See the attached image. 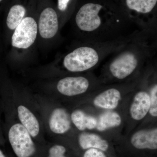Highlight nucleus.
<instances>
[{"mask_svg": "<svg viewBox=\"0 0 157 157\" xmlns=\"http://www.w3.org/2000/svg\"><path fill=\"white\" fill-rule=\"evenodd\" d=\"M6 128L9 143L17 157H31L36 146L28 131L19 122H15L6 116Z\"/></svg>", "mask_w": 157, "mask_h": 157, "instance_id": "obj_4", "label": "nucleus"}, {"mask_svg": "<svg viewBox=\"0 0 157 157\" xmlns=\"http://www.w3.org/2000/svg\"><path fill=\"white\" fill-rule=\"evenodd\" d=\"M71 120L76 128L80 131H84L86 129H91L96 128L98 121L93 117L86 115L84 112L77 109L72 113Z\"/></svg>", "mask_w": 157, "mask_h": 157, "instance_id": "obj_14", "label": "nucleus"}, {"mask_svg": "<svg viewBox=\"0 0 157 157\" xmlns=\"http://www.w3.org/2000/svg\"><path fill=\"white\" fill-rule=\"evenodd\" d=\"M121 99L120 91L111 88L99 94L95 98L94 104L97 107L105 109H115Z\"/></svg>", "mask_w": 157, "mask_h": 157, "instance_id": "obj_12", "label": "nucleus"}, {"mask_svg": "<svg viewBox=\"0 0 157 157\" xmlns=\"http://www.w3.org/2000/svg\"><path fill=\"white\" fill-rule=\"evenodd\" d=\"M156 39L155 31L141 30L135 33L108 63L109 73L118 80L131 76L140 64L153 59L157 49Z\"/></svg>", "mask_w": 157, "mask_h": 157, "instance_id": "obj_1", "label": "nucleus"}, {"mask_svg": "<svg viewBox=\"0 0 157 157\" xmlns=\"http://www.w3.org/2000/svg\"><path fill=\"white\" fill-rule=\"evenodd\" d=\"M150 107L149 113L153 117L157 116V85L155 84L150 92Z\"/></svg>", "mask_w": 157, "mask_h": 157, "instance_id": "obj_18", "label": "nucleus"}, {"mask_svg": "<svg viewBox=\"0 0 157 157\" xmlns=\"http://www.w3.org/2000/svg\"><path fill=\"white\" fill-rule=\"evenodd\" d=\"M83 157H106L102 151L97 148H90L85 153Z\"/></svg>", "mask_w": 157, "mask_h": 157, "instance_id": "obj_20", "label": "nucleus"}, {"mask_svg": "<svg viewBox=\"0 0 157 157\" xmlns=\"http://www.w3.org/2000/svg\"><path fill=\"white\" fill-rule=\"evenodd\" d=\"M59 28L58 15L53 7L45 6L42 8L39 21V29L42 38H53L58 33Z\"/></svg>", "mask_w": 157, "mask_h": 157, "instance_id": "obj_8", "label": "nucleus"}, {"mask_svg": "<svg viewBox=\"0 0 157 157\" xmlns=\"http://www.w3.org/2000/svg\"><path fill=\"white\" fill-rule=\"evenodd\" d=\"M27 9L21 3H15L9 9L6 23L10 29L14 30L24 18Z\"/></svg>", "mask_w": 157, "mask_h": 157, "instance_id": "obj_15", "label": "nucleus"}, {"mask_svg": "<svg viewBox=\"0 0 157 157\" xmlns=\"http://www.w3.org/2000/svg\"><path fill=\"white\" fill-rule=\"evenodd\" d=\"M121 123L120 116L117 113L107 111L99 117L96 128L100 131H104L109 128L119 126Z\"/></svg>", "mask_w": 157, "mask_h": 157, "instance_id": "obj_16", "label": "nucleus"}, {"mask_svg": "<svg viewBox=\"0 0 157 157\" xmlns=\"http://www.w3.org/2000/svg\"><path fill=\"white\" fill-rule=\"evenodd\" d=\"M103 7L94 3L82 6L75 16L77 28L89 41H106L126 36L123 33L129 23L121 19H104L100 15Z\"/></svg>", "mask_w": 157, "mask_h": 157, "instance_id": "obj_2", "label": "nucleus"}, {"mask_svg": "<svg viewBox=\"0 0 157 157\" xmlns=\"http://www.w3.org/2000/svg\"><path fill=\"white\" fill-rule=\"evenodd\" d=\"M47 110L42 113L43 119L49 133L55 135H63L71 128V118L67 111L61 107L51 109L48 107Z\"/></svg>", "mask_w": 157, "mask_h": 157, "instance_id": "obj_7", "label": "nucleus"}, {"mask_svg": "<svg viewBox=\"0 0 157 157\" xmlns=\"http://www.w3.org/2000/svg\"><path fill=\"white\" fill-rule=\"evenodd\" d=\"M0 157H6L5 156V155L3 153V152L0 149Z\"/></svg>", "mask_w": 157, "mask_h": 157, "instance_id": "obj_22", "label": "nucleus"}, {"mask_svg": "<svg viewBox=\"0 0 157 157\" xmlns=\"http://www.w3.org/2000/svg\"><path fill=\"white\" fill-rule=\"evenodd\" d=\"M79 145L83 149L88 148H97L103 151H106L109 145L106 140L94 134L82 133L78 137Z\"/></svg>", "mask_w": 157, "mask_h": 157, "instance_id": "obj_13", "label": "nucleus"}, {"mask_svg": "<svg viewBox=\"0 0 157 157\" xmlns=\"http://www.w3.org/2000/svg\"><path fill=\"white\" fill-rule=\"evenodd\" d=\"M131 143L135 148L139 149L157 148V129L140 130L133 135Z\"/></svg>", "mask_w": 157, "mask_h": 157, "instance_id": "obj_10", "label": "nucleus"}, {"mask_svg": "<svg viewBox=\"0 0 157 157\" xmlns=\"http://www.w3.org/2000/svg\"><path fill=\"white\" fill-rule=\"evenodd\" d=\"M38 25L33 17H25L15 29L11 39L13 47L26 49L33 44L36 39Z\"/></svg>", "mask_w": 157, "mask_h": 157, "instance_id": "obj_6", "label": "nucleus"}, {"mask_svg": "<svg viewBox=\"0 0 157 157\" xmlns=\"http://www.w3.org/2000/svg\"><path fill=\"white\" fill-rule=\"evenodd\" d=\"M3 1V0H0V3L2 2Z\"/></svg>", "mask_w": 157, "mask_h": 157, "instance_id": "obj_23", "label": "nucleus"}, {"mask_svg": "<svg viewBox=\"0 0 157 157\" xmlns=\"http://www.w3.org/2000/svg\"><path fill=\"white\" fill-rule=\"evenodd\" d=\"M66 152V149L64 147L56 144L51 147L49 149L47 157H66L64 155Z\"/></svg>", "mask_w": 157, "mask_h": 157, "instance_id": "obj_19", "label": "nucleus"}, {"mask_svg": "<svg viewBox=\"0 0 157 157\" xmlns=\"http://www.w3.org/2000/svg\"><path fill=\"white\" fill-rule=\"evenodd\" d=\"M90 85L89 80L84 76H67L59 80L56 89L63 95L73 97L84 94Z\"/></svg>", "mask_w": 157, "mask_h": 157, "instance_id": "obj_9", "label": "nucleus"}, {"mask_svg": "<svg viewBox=\"0 0 157 157\" xmlns=\"http://www.w3.org/2000/svg\"><path fill=\"white\" fill-rule=\"evenodd\" d=\"M135 34L108 41H87L86 44L75 48L64 57L63 66L72 73L90 70L107 56L115 53L126 45Z\"/></svg>", "mask_w": 157, "mask_h": 157, "instance_id": "obj_3", "label": "nucleus"}, {"mask_svg": "<svg viewBox=\"0 0 157 157\" xmlns=\"http://www.w3.org/2000/svg\"><path fill=\"white\" fill-rule=\"evenodd\" d=\"M72 0H58L57 8L61 12H66L68 10Z\"/></svg>", "mask_w": 157, "mask_h": 157, "instance_id": "obj_21", "label": "nucleus"}, {"mask_svg": "<svg viewBox=\"0 0 157 157\" xmlns=\"http://www.w3.org/2000/svg\"><path fill=\"white\" fill-rule=\"evenodd\" d=\"M150 97L148 93L140 91L135 96L130 108V113L133 119L139 121L142 119L149 110Z\"/></svg>", "mask_w": 157, "mask_h": 157, "instance_id": "obj_11", "label": "nucleus"}, {"mask_svg": "<svg viewBox=\"0 0 157 157\" xmlns=\"http://www.w3.org/2000/svg\"><path fill=\"white\" fill-rule=\"evenodd\" d=\"M157 2V0H126L128 9L142 14L151 12Z\"/></svg>", "mask_w": 157, "mask_h": 157, "instance_id": "obj_17", "label": "nucleus"}, {"mask_svg": "<svg viewBox=\"0 0 157 157\" xmlns=\"http://www.w3.org/2000/svg\"><path fill=\"white\" fill-rule=\"evenodd\" d=\"M15 101V112L19 122L27 129L33 139L40 137L43 133V126L33 107L19 99Z\"/></svg>", "mask_w": 157, "mask_h": 157, "instance_id": "obj_5", "label": "nucleus"}]
</instances>
